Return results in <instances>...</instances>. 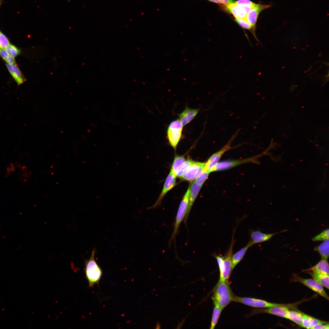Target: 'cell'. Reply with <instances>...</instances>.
<instances>
[{
  "label": "cell",
  "mask_w": 329,
  "mask_h": 329,
  "mask_svg": "<svg viewBox=\"0 0 329 329\" xmlns=\"http://www.w3.org/2000/svg\"><path fill=\"white\" fill-rule=\"evenodd\" d=\"M213 309L210 328L213 329L217 324L222 309L216 302H214Z\"/></svg>",
  "instance_id": "d4e9b609"
},
{
  "label": "cell",
  "mask_w": 329,
  "mask_h": 329,
  "mask_svg": "<svg viewBox=\"0 0 329 329\" xmlns=\"http://www.w3.org/2000/svg\"><path fill=\"white\" fill-rule=\"evenodd\" d=\"M209 1L217 3L223 4L224 5L233 2V0H207Z\"/></svg>",
  "instance_id": "e575fe53"
},
{
  "label": "cell",
  "mask_w": 329,
  "mask_h": 329,
  "mask_svg": "<svg viewBox=\"0 0 329 329\" xmlns=\"http://www.w3.org/2000/svg\"><path fill=\"white\" fill-rule=\"evenodd\" d=\"M329 328L328 323L325 324H320L314 326L312 328L313 329H328Z\"/></svg>",
  "instance_id": "d590c367"
},
{
  "label": "cell",
  "mask_w": 329,
  "mask_h": 329,
  "mask_svg": "<svg viewBox=\"0 0 329 329\" xmlns=\"http://www.w3.org/2000/svg\"><path fill=\"white\" fill-rule=\"evenodd\" d=\"M282 232L283 231L273 233L266 234L259 231H253L250 234V239L247 244L251 246L255 244L268 241L273 236Z\"/></svg>",
  "instance_id": "9a60e30c"
},
{
  "label": "cell",
  "mask_w": 329,
  "mask_h": 329,
  "mask_svg": "<svg viewBox=\"0 0 329 329\" xmlns=\"http://www.w3.org/2000/svg\"><path fill=\"white\" fill-rule=\"evenodd\" d=\"M6 66L9 72L18 85H19L23 83L26 80L16 65V64L7 63Z\"/></svg>",
  "instance_id": "ac0fdd59"
},
{
  "label": "cell",
  "mask_w": 329,
  "mask_h": 329,
  "mask_svg": "<svg viewBox=\"0 0 329 329\" xmlns=\"http://www.w3.org/2000/svg\"><path fill=\"white\" fill-rule=\"evenodd\" d=\"M258 156L242 160L225 161L218 162L215 167L214 172L223 171L248 162H256Z\"/></svg>",
  "instance_id": "30bf717a"
},
{
  "label": "cell",
  "mask_w": 329,
  "mask_h": 329,
  "mask_svg": "<svg viewBox=\"0 0 329 329\" xmlns=\"http://www.w3.org/2000/svg\"><path fill=\"white\" fill-rule=\"evenodd\" d=\"M2 4V2L1 0H0V5H1Z\"/></svg>",
  "instance_id": "8d00e7d4"
},
{
  "label": "cell",
  "mask_w": 329,
  "mask_h": 329,
  "mask_svg": "<svg viewBox=\"0 0 329 329\" xmlns=\"http://www.w3.org/2000/svg\"><path fill=\"white\" fill-rule=\"evenodd\" d=\"M270 7L271 6L269 5L256 3L246 15V19L252 27V34L256 39L259 42L256 34V25L257 19L259 14L263 10Z\"/></svg>",
  "instance_id": "9c48e42d"
},
{
  "label": "cell",
  "mask_w": 329,
  "mask_h": 329,
  "mask_svg": "<svg viewBox=\"0 0 329 329\" xmlns=\"http://www.w3.org/2000/svg\"><path fill=\"white\" fill-rule=\"evenodd\" d=\"M213 256L217 260L220 271V279H221L223 276L224 271V256L214 254Z\"/></svg>",
  "instance_id": "f1b7e54d"
},
{
  "label": "cell",
  "mask_w": 329,
  "mask_h": 329,
  "mask_svg": "<svg viewBox=\"0 0 329 329\" xmlns=\"http://www.w3.org/2000/svg\"><path fill=\"white\" fill-rule=\"evenodd\" d=\"M303 313L297 310H289L287 315V319L291 320L301 326Z\"/></svg>",
  "instance_id": "cb8c5ba5"
},
{
  "label": "cell",
  "mask_w": 329,
  "mask_h": 329,
  "mask_svg": "<svg viewBox=\"0 0 329 329\" xmlns=\"http://www.w3.org/2000/svg\"><path fill=\"white\" fill-rule=\"evenodd\" d=\"M5 49L10 55L14 58L17 56L20 53L19 50L16 46L10 44Z\"/></svg>",
  "instance_id": "d6a6232c"
},
{
  "label": "cell",
  "mask_w": 329,
  "mask_h": 329,
  "mask_svg": "<svg viewBox=\"0 0 329 329\" xmlns=\"http://www.w3.org/2000/svg\"><path fill=\"white\" fill-rule=\"evenodd\" d=\"M234 239L232 236L231 243L227 253L224 256V271L222 277L218 282H221L228 280L230 275L232 269V255L233 247L234 243Z\"/></svg>",
  "instance_id": "7c38bea8"
},
{
  "label": "cell",
  "mask_w": 329,
  "mask_h": 329,
  "mask_svg": "<svg viewBox=\"0 0 329 329\" xmlns=\"http://www.w3.org/2000/svg\"><path fill=\"white\" fill-rule=\"evenodd\" d=\"M329 264L326 259H322L316 265L310 268L302 270L303 271H311L314 273L329 274Z\"/></svg>",
  "instance_id": "e0dca14e"
},
{
  "label": "cell",
  "mask_w": 329,
  "mask_h": 329,
  "mask_svg": "<svg viewBox=\"0 0 329 329\" xmlns=\"http://www.w3.org/2000/svg\"><path fill=\"white\" fill-rule=\"evenodd\" d=\"M189 186L180 203L177 213L173 233L169 242L170 245H171L172 241L175 240L178 233L180 225L184 220L186 214L189 202Z\"/></svg>",
  "instance_id": "3957f363"
},
{
  "label": "cell",
  "mask_w": 329,
  "mask_h": 329,
  "mask_svg": "<svg viewBox=\"0 0 329 329\" xmlns=\"http://www.w3.org/2000/svg\"><path fill=\"white\" fill-rule=\"evenodd\" d=\"M290 309L288 307L280 306L256 309L253 310L252 314L267 313L287 319V315Z\"/></svg>",
  "instance_id": "4fadbf2b"
},
{
  "label": "cell",
  "mask_w": 329,
  "mask_h": 329,
  "mask_svg": "<svg viewBox=\"0 0 329 329\" xmlns=\"http://www.w3.org/2000/svg\"><path fill=\"white\" fill-rule=\"evenodd\" d=\"M0 55L7 63L16 64L14 58L10 55L5 49H0Z\"/></svg>",
  "instance_id": "83f0119b"
},
{
  "label": "cell",
  "mask_w": 329,
  "mask_h": 329,
  "mask_svg": "<svg viewBox=\"0 0 329 329\" xmlns=\"http://www.w3.org/2000/svg\"><path fill=\"white\" fill-rule=\"evenodd\" d=\"M176 177L175 175L170 171L164 182L163 188L155 203L148 209L155 208L159 205L161 201L167 193L172 189L176 184Z\"/></svg>",
  "instance_id": "8fae6325"
},
{
  "label": "cell",
  "mask_w": 329,
  "mask_h": 329,
  "mask_svg": "<svg viewBox=\"0 0 329 329\" xmlns=\"http://www.w3.org/2000/svg\"><path fill=\"white\" fill-rule=\"evenodd\" d=\"M240 131L238 129L235 133L231 137L229 141L222 148L217 151L210 157L208 161L205 163V170L209 173L214 172V168L216 165L219 162L224 154L226 151L232 148L237 147H232L231 146L232 143L236 138Z\"/></svg>",
  "instance_id": "5b68a950"
},
{
  "label": "cell",
  "mask_w": 329,
  "mask_h": 329,
  "mask_svg": "<svg viewBox=\"0 0 329 329\" xmlns=\"http://www.w3.org/2000/svg\"><path fill=\"white\" fill-rule=\"evenodd\" d=\"M314 279L323 287L329 289V274L306 271Z\"/></svg>",
  "instance_id": "44dd1931"
},
{
  "label": "cell",
  "mask_w": 329,
  "mask_h": 329,
  "mask_svg": "<svg viewBox=\"0 0 329 329\" xmlns=\"http://www.w3.org/2000/svg\"><path fill=\"white\" fill-rule=\"evenodd\" d=\"M205 163L192 161L187 169L180 178L189 181H193L205 170Z\"/></svg>",
  "instance_id": "ba28073f"
},
{
  "label": "cell",
  "mask_w": 329,
  "mask_h": 329,
  "mask_svg": "<svg viewBox=\"0 0 329 329\" xmlns=\"http://www.w3.org/2000/svg\"><path fill=\"white\" fill-rule=\"evenodd\" d=\"M96 252V249L94 248L90 258L86 260L85 262L84 272L90 288L95 284L98 285L102 273L101 267L95 259Z\"/></svg>",
  "instance_id": "7a4b0ae2"
},
{
  "label": "cell",
  "mask_w": 329,
  "mask_h": 329,
  "mask_svg": "<svg viewBox=\"0 0 329 329\" xmlns=\"http://www.w3.org/2000/svg\"><path fill=\"white\" fill-rule=\"evenodd\" d=\"M209 173L205 170H204L197 176L195 182L197 184L202 186L208 178Z\"/></svg>",
  "instance_id": "1f68e13d"
},
{
  "label": "cell",
  "mask_w": 329,
  "mask_h": 329,
  "mask_svg": "<svg viewBox=\"0 0 329 329\" xmlns=\"http://www.w3.org/2000/svg\"><path fill=\"white\" fill-rule=\"evenodd\" d=\"M199 111V108L192 109L187 107L182 112L178 114L179 120L183 126L190 122L196 115Z\"/></svg>",
  "instance_id": "2e32d148"
},
{
  "label": "cell",
  "mask_w": 329,
  "mask_h": 329,
  "mask_svg": "<svg viewBox=\"0 0 329 329\" xmlns=\"http://www.w3.org/2000/svg\"><path fill=\"white\" fill-rule=\"evenodd\" d=\"M234 2L224 5L225 9L231 13L235 18H246L247 14L241 7L235 4Z\"/></svg>",
  "instance_id": "ffe728a7"
},
{
  "label": "cell",
  "mask_w": 329,
  "mask_h": 329,
  "mask_svg": "<svg viewBox=\"0 0 329 329\" xmlns=\"http://www.w3.org/2000/svg\"><path fill=\"white\" fill-rule=\"evenodd\" d=\"M250 247V246L247 244L245 247L232 255V270L243 259L247 250Z\"/></svg>",
  "instance_id": "7402d4cb"
},
{
  "label": "cell",
  "mask_w": 329,
  "mask_h": 329,
  "mask_svg": "<svg viewBox=\"0 0 329 329\" xmlns=\"http://www.w3.org/2000/svg\"><path fill=\"white\" fill-rule=\"evenodd\" d=\"M183 126L179 119L174 120L169 125L167 136L171 146L175 150L182 136Z\"/></svg>",
  "instance_id": "8992f818"
},
{
  "label": "cell",
  "mask_w": 329,
  "mask_h": 329,
  "mask_svg": "<svg viewBox=\"0 0 329 329\" xmlns=\"http://www.w3.org/2000/svg\"><path fill=\"white\" fill-rule=\"evenodd\" d=\"M291 281L302 283L327 300H329V297L323 286L313 279L304 278L295 274L293 275Z\"/></svg>",
  "instance_id": "52a82bcc"
},
{
  "label": "cell",
  "mask_w": 329,
  "mask_h": 329,
  "mask_svg": "<svg viewBox=\"0 0 329 329\" xmlns=\"http://www.w3.org/2000/svg\"><path fill=\"white\" fill-rule=\"evenodd\" d=\"M233 295L228 280L218 282L214 290L212 296L214 302H216L223 310L233 301Z\"/></svg>",
  "instance_id": "6da1fadb"
},
{
  "label": "cell",
  "mask_w": 329,
  "mask_h": 329,
  "mask_svg": "<svg viewBox=\"0 0 329 329\" xmlns=\"http://www.w3.org/2000/svg\"><path fill=\"white\" fill-rule=\"evenodd\" d=\"M233 301L241 303L249 306L261 308L280 306H285L290 308L292 307V304H284L272 303L259 299L249 297H240L235 296L234 297Z\"/></svg>",
  "instance_id": "277c9868"
},
{
  "label": "cell",
  "mask_w": 329,
  "mask_h": 329,
  "mask_svg": "<svg viewBox=\"0 0 329 329\" xmlns=\"http://www.w3.org/2000/svg\"><path fill=\"white\" fill-rule=\"evenodd\" d=\"M235 20L242 28L249 30L252 33V27L247 22L246 18H235Z\"/></svg>",
  "instance_id": "4dcf8cb0"
},
{
  "label": "cell",
  "mask_w": 329,
  "mask_h": 329,
  "mask_svg": "<svg viewBox=\"0 0 329 329\" xmlns=\"http://www.w3.org/2000/svg\"><path fill=\"white\" fill-rule=\"evenodd\" d=\"M9 44V41L5 36L0 32V49H5Z\"/></svg>",
  "instance_id": "836d02e7"
},
{
  "label": "cell",
  "mask_w": 329,
  "mask_h": 329,
  "mask_svg": "<svg viewBox=\"0 0 329 329\" xmlns=\"http://www.w3.org/2000/svg\"><path fill=\"white\" fill-rule=\"evenodd\" d=\"M0 32H1L0 31Z\"/></svg>",
  "instance_id": "74e56055"
},
{
  "label": "cell",
  "mask_w": 329,
  "mask_h": 329,
  "mask_svg": "<svg viewBox=\"0 0 329 329\" xmlns=\"http://www.w3.org/2000/svg\"><path fill=\"white\" fill-rule=\"evenodd\" d=\"M329 239V229L324 230L318 235L313 237L312 240L313 241H324Z\"/></svg>",
  "instance_id": "f546056e"
},
{
  "label": "cell",
  "mask_w": 329,
  "mask_h": 329,
  "mask_svg": "<svg viewBox=\"0 0 329 329\" xmlns=\"http://www.w3.org/2000/svg\"><path fill=\"white\" fill-rule=\"evenodd\" d=\"M329 239L324 241L322 243L314 248V250L317 252L322 259L327 260L329 255Z\"/></svg>",
  "instance_id": "603a6c76"
},
{
  "label": "cell",
  "mask_w": 329,
  "mask_h": 329,
  "mask_svg": "<svg viewBox=\"0 0 329 329\" xmlns=\"http://www.w3.org/2000/svg\"><path fill=\"white\" fill-rule=\"evenodd\" d=\"M186 160L183 156L178 155L175 157L171 171L176 177L179 171Z\"/></svg>",
  "instance_id": "484cf974"
},
{
  "label": "cell",
  "mask_w": 329,
  "mask_h": 329,
  "mask_svg": "<svg viewBox=\"0 0 329 329\" xmlns=\"http://www.w3.org/2000/svg\"><path fill=\"white\" fill-rule=\"evenodd\" d=\"M234 2L241 7L246 14L249 12L256 4L249 0H238Z\"/></svg>",
  "instance_id": "4316f807"
},
{
  "label": "cell",
  "mask_w": 329,
  "mask_h": 329,
  "mask_svg": "<svg viewBox=\"0 0 329 329\" xmlns=\"http://www.w3.org/2000/svg\"><path fill=\"white\" fill-rule=\"evenodd\" d=\"M202 186L197 184L195 181L193 182L189 186V202L187 210L184 219L185 225L186 222L189 215L192 205L201 188Z\"/></svg>",
  "instance_id": "5bb4252c"
},
{
  "label": "cell",
  "mask_w": 329,
  "mask_h": 329,
  "mask_svg": "<svg viewBox=\"0 0 329 329\" xmlns=\"http://www.w3.org/2000/svg\"><path fill=\"white\" fill-rule=\"evenodd\" d=\"M328 322L317 319L313 317L303 313V319L301 327L307 329H312L316 325Z\"/></svg>",
  "instance_id": "d6986e66"
}]
</instances>
